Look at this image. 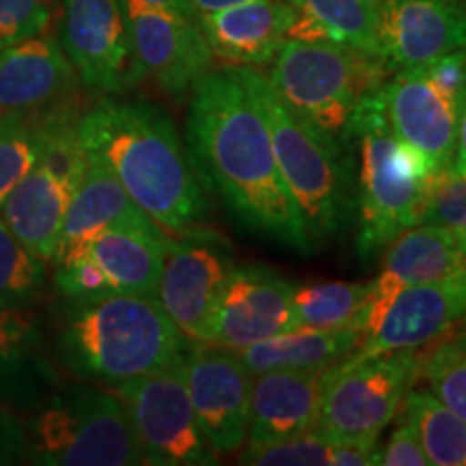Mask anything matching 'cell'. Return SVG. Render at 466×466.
I'll return each mask as SVG.
<instances>
[{
  "label": "cell",
  "mask_w": 466,
  "mask_h": 466,
  "mask_svg": "<svg viewBox=\"0 0 466 466\" xmlns=\"http://www.w3.org/2000/svg\"><path fill=\"white\" fill-rule=\"evenodd\" d=\"M363 343V333L354 326L343 329L288 330L270 339L250 343L238 350L250 374L272 370H330Z\"/></svg>",
  "instance_id": "cell-27"
},
{
  "label": "cell",
  "mask_w": 466,
  "mask_h": 466,
  "mask_svg": "<svg viewBox=\"0 0 466 466\" xmlns=\"http://www.w3.org/2000/svg\"><path fill=\"white\" fill-rule=\"evenodd\" d=\"M294 20L288 0H253L197 17L209 52L229 66L261 67L275 61Z\"/></svg>",
  "instance_id": "cell-21"
},
{
  "label": "cell",
  "mask_w": 466,
  "mask_h": 466,
  "mask_svg": "<svg viewBox=\"0 0 466 466\" xmlns=\"http://www.w3.org/2000/svg\"><path fill=\"white\" fill-rule=\"evenodd\" d=\"M389 127L428 165L430 173L451 171L456 156L458 104L442 96L423 69H400L382 85Z\"/></svg>",
  "instance_id": "cell-16"
},
{
  "label": "cell",
  "mask_w": 466,
  "mask_h": 466,
  "mask_svg": "<svg viewBox=\"0 0 466 466\" xmlns=\"http://www.w3.org/2000/svg\"><path fill=\"white\" fill-rule=\"evenodd\" d=\"M132 48V86L151 80L173 97L192 91L209 72L212 52L197 17L147 7L138 0H126Z\"/></svg>",
  "instance_id": "cell-12"
},
{
  "label": "cell",
  "mask_w": 466,
  "mask_h": 466,
  "mask_svg": "<svg viewBox=\"0 0 466 466\" xmlns=\"http://www.w3.org/2000/svg\"><path fill=\"white\" fill-rule=\"evenodd\" d=\"M58 42L86 89L121 93L132 86L126 0H61Z\"/></svg>",
  "instance_id": "cell-14"
},
{
  "label": "cell",
  "mask_w": 466,
  "mask_h": 466,
  "mask_svg": "<svg viewBox=\"0 0 466 466\" xmlns=\"http://www.w3.org/2000/svg\"><path fill=\"white\" fill-rule=\"evenodd\" d=\"M466 48V0H382L380 50L393 67L419 69Z\"/></svg>",
  "instance_id": "cell-17"
},
{
  "label": "cell",
  "mask_w": 466,
  "mask_h": 466,
  "mask_svg": "<svg viewBox=\"0 0 466 466\" xmlns=\"http://www.w3.org/2000/svg\"><path fill=\"white\" fill-rule=\"evenodd\" d=\"M56 285L63 291V296L72 302H85L100 299V296L115 294L110 289V283L102 268L96 264V259L89 253L80 255L66 264H58Z\"/></svg>",
  "instance_id": "cell-36"
},
{
  "label": "cell",
  "mask_w": 466,
  "mask_h": 466,
  "mask_svg": "<svg viewBox=\"0 0 466 466\" xmlns=\"http://www.w3.org/2000/svg\"><path fill=\"white\" fill-rule=\"evenodd\" d=\"M294 283L266 266H238L227 277L203 343L242 350L299 329Z\"/></svg>",
  "instance_id": "cell-15"
},
{
  "label": "cell",
  "mask_w": 466,
  "mask_h": 466,
  "mask_svg": "<svg viewBox=\"0 0 466 466\" xmlns=\"http://www.w3.org/2000/svg\"><path fill=\"white\" fill-rule=\"evenodd\" d=\"M419 352H395L326 370L318 432L337 442L374 447L400 412L421 370Z\"/></svg>",
  "instance_id": "cell-9"
},
{
  "label": "cell",
  "mask_w": 466,
  "mask_h": 466,
  "mask_svg": "<svg viewBox=\"0 0 466 466\" xmlns=\"http://www.w3.org/2000/svg\"><path fill=\"white\" fill-rule=\"evenodd\" d=\"M56 108L31 115L0 113V208L20 179L37 165Z\"/></svg>",
  "instance_id": "cell-30"
},
{
  "label": "cell",
  "mask_w": 466,
  "mask_h": 466,
  "mask_svg": "<svg viewBox=\"0 0 466 466\" xmlns=\"http://www.w3.org/2000/svg\"><path fill=\"white\" fill-rule=\"evenodd\" d=\"M264 110L272 149L291 203L313 248L333 240L357 212L352 154L337 149L285 106L268 76L247 67Z\"/></svg>",
  "instance_id": "cell-5"
},
{
  "label": "cell",
  "mask_w": 466,
  "mask_h": 466,
  "mask_svg": "<svg viewBox=\"0 0 466 466\" xmlns=\"http://www.w3.org/2000/svg\"><path fill=\"white\" fill-rule=\"evenodd\" d=\"M78 141L167 236H192L208 218L199 175L162 108L104 100L80 115Z\"/></svg>",
  "instance_id": "cell-2"
},
{
  "label": "cell",
  "mask_w": 466,
  "mask_h": 466,
  "mask_svg": "<svg viewBox=\"0 0 466 466\" xmlns=\"http://www.w3.org/2000/svg\"><path fill=\"white\" fill-rule=\"evenodd\" d=\"M233 270L231 259L201 242H171L156 288L160 307L186 339L203 343Z\"/></svg>",
  "instance_id": "cell-18"
},
{
  "label": "cell",
  "mask_w": 466,
  "mask_h": 466,
  "mask_svg": "<svg viewBox=\"0 0 466 466\" xmlns=\"http://www.w3.org/2000/svg\"><path fill=\"white\" fill-rule=\"evenodd\" d=\"M393 67L382 56L324 42L285 39L268 80L285 106L337 149L357 143L360 104Z\"/></svg>",
  "instance_id": "cell-4"
},
{
  "label": "cell",
  "mask_w": 466,
  "mask_h": 466,
  "mask_svg": "<svg viewBox=\"0 0 466 466\" xmlns=\"http://www.w3.org/2000/svg\"><path fill=\"white\" fill-rule=\"evenodd\" d=\"M421 223H434L466 231V175L439 173L430 186Z\"/></svg>",
  "instance_id": "cell-35"
},
{
  "label": "cell",
  "mask_w": 466,
  "mask_h": 466,
  "mask_svg": "<svg viewBox=\"0 0 466 466\" xmlns=\"http://www.w3.org/2000/svg\"><path fill=\"white\" fill-rule=\"evenodd\" d=\"M80 78L46 31L0 50V113H46L78 102Z\"/></svg>",
  "instance_id": "cell-19"
},
{
  "label": "cell",
  "mask_w": 466,
  "mask_h": 466,
  "mask_svg": "<svg viewBox=\"0 0 466 466\" xmlns=\"http://www.w3.org/2000/svg\"><path fill=\"white\" fill-rule=\"evenodd\" d=\"M190 160L233 218L255 236L313 253L279 171L270 130L244 66L209 69L192 86Z\"/></svg>",
  "instance_id": "cell-1"
},
{
  "label": "cell",
  "mask_w": 466,
  "mask_h": 466,
  "mask_svg": "<svg viewBox=\"0 0 466 466\" xmlns=\"http://www.w3.org/2000/svg\"><path fill=\"white\" fill-rule=\"evenodd\" d=\"M171 242L156 223L116 225L97 233L86 253L102 268L115 294L156 296Z\"/></svg>",
  "instance_id": "cell-24"
},
{
  "label": "cell",
  "mask_w": 466,
  "mask_h": 466,
  "mask_svg": "<svg viewBox=\"0 0 466 466\" xmlns=\"http://www.w3.org/2000/svg\"><path fill=\"white\" fill-rule=\"evenodd\" d=\"M337 441L318 430L272 442H248L240 453L242 464L255 466H335Z\"/></svg>",
  "instance_id": "cell-32"
},
{
  "label": "cell",
  "mask_w": 466,
  "mask_h": 466,
  "mask_svg": "<svg viewBox=\"0 0 466 466\" xmlns=\"http://www.w3.org/2000/svg\"><path fill=\"white\" fill-rule=\"evenodd\" d=\"M401 408L404 417L415 425L430 464H466V425L441 400L432 393L408 391Z\"/></svg>",
  "instance_id": "cell-28"
},
{
  "label": "cell",
  "mask_w": 466,
  "mask_h": 466,
  "mask_svg": "<svg viewBox=\"0 0 466 466\" xmlns=\"http://www.w3.org/2000/svg\"><path fill=\"white\" fill-rule=\"evenodd\" d=\"M451 171L466 175V89L458 104V132H456V156Z\"/></svg>",
  "instance_id": "cell-40"
},
{
  "label": "cell",
  "mask_w": 466,
  "mask_h": 466,
  "mask_svg": "<svg viewBox=\"0 0 466 466\" xmlns=\"http://www.w3.org/2000/svg\"><path fill=\"white\" fill-rule=\"evenodd\" d=\"M78 102L56 108L37 165L9 192L0 217L14 236L44 261H55L67 208L89 158L78 141Z\"/></svg>",
  "instance_id": "cell-8"
},
{
  "label": "cell",
  "mask_w": 466,
  "mask_h": 466,
  "mask_svg": "<svg viewBox=\"0 0 466 466\" xmlns=\"http://www.w3.org/2000/svg\"><path fill=\"white\" fill-rule=\"evenodd\" d=\"M464 309L450 279L428 285H408L384 299H370L354 329L363 333V343L337 367L395 352H419L450 333Z\"/></svg>",
  "instance_id": "cell-11"
},
{
  "label": "cell",
  "mask_w": 466,
  "mask_h": 466,
  "mask_svg": "<svg viewBox=\"0 0 466 466\" xmlns=\"http://www.w3.org/2000/svg\"><path fill=\"white\" fill-rule=\"evenodd\" d=\"M294 20L288 39L324 42L382 56V0H288Z\"/></svg>",
  "instance_id": "cell-26"
},
{
  "label": "cell",
  "mask_w": 466,
  "mask_h": 466,
  "mask_svg": "<svg viewBox=\"0 0 466 466\" xmlns=\"http://www.w3.org/2000/svg\"><path fill=\"white\" fill-rule=\"evenodd\" d=\"M419 69H423V74L439 86L442 96L450 97L453 104H460V97L466 89V48L453 50Z\"/></svg>",
  "instance_id": "cell-38"
},
{
  "label": "cell",
  "mask_w": 466,
  "mask_h": 466,
  "mask_svg": "<svg viewBox=\"0 0 466 466\" xmlns=\"http://www.w3.org/2000/svg\"><path fill=\"white\" fill-rule=\"evenodd\" d=\"M138 3L147 5V7L171 11V14L195 17V11H192V7H190V0H138Z\"/></svg>",
  "instance_id": "cell-42"
},
{
  "label": "cell",
  "mask_w": 466,
  "mask_h": 466,
  "mask_svg": "<svg viewBox=\"0 0 466 466\" xmlns=\"http://www.w3.org/2000/svg\"><path fill=\"white\" fill-rule=\"evenodd\" d=\"M371 299V283H309L294 285L296 324L305 329H343L352 326Z\"/></svg>",
  "instance_id": "cell-29"
},
{
  "label": "cell",
  "mask_w": 466,
  "mask_h": 466,
  "mask_svg": "<svg viewBox=\"0 0 466 466\" xmlns=\"http://www.w3.org/2000/svg\"><path fill=\"white\" fill-rule=\"evenodd\" d=\"M253 3V0H190V7L195 11V17L217 14V11L236 7V5Z\"/></svg>",
  "instance_id": "cell-41"
},
{
  "label": "cell",
  "mask_w": 466,
  "mask_h": 466,
  "mask_svg": "<svg viewBox=\"0 0 466 466\" xmlns=\"http://www.w3.org/2000/svg\"><path fill=\"white\" fill-rule=\"evenodd\" d=\"M326 370H272L250 382L248 442H272L318 428Z\"/></svg>",
  "instance_id": "cell-20"
},
{
  "label": "cell",
  "mask_w": 466,
  "mask_h": 466,
  "mask_svg": "<svg viewBox=\"0 0 466 466\" xmlns=\"http://www.w3.org/2000/svg\"><path fill=\"white\" fill-rule=\"evenodd\" d=\"M450 281L453 285V289H456L460 302H462L464 316H466V259H464V264L460 266V270L456 272V275L450 279Z\"/></svg>",
  "instance_id": "cell-43"
},
{
  "label": "cell",
  "mask_w": 466,
  "mask_h": 466,
  "mask_svg": "<svg viewBox=\"0 0 466 466\" xmlns=\"http://www.w3.org/2000/svg\"><path fill=\"white\" fill-rule=\"evenodd\" d=\"M179 365L192 410L214 453L242 450L248 439L253 374L238 350L212 343L186 348Z\"/></svg>",
  "instance_id": "cell-13"
},
{
  "label": "cell",
  "mask_w": 466,
  "mask_h": 466,
  "mask_svg": "<svg viewBox=\"0 0 466 466\" xmlns=\"http://www.w3.org/2000/svg\"><path fill=\"white\" fill-rule=\"evenodd\" d=\"M380 89L360 104L357 124V253L363 259H371L401 231L421 223L434 179L428 165L389 127Z\"/></svg>",
  "instance_id": "cell-6"
},
{
  "label": "cell",
  "mask_w": 466,
  "mask_h": 466,
  "mask_svg": "<svg viewBox=\"0 0 466 466\" xmlns=\"http://www.w3.org/2000/svg\"><path fill=\"white\" fill-rule=\"evenodd\" d=\"M182 359L167 370L116 384L143 464L201 466L217 462L203 436L182 376Z\"/></svg>",
  "instance_id": "cell-10"
},
{
  "label": "cell",
  "mask_w": 466,
  "mask_h": 466,
  "mask_svg": "<svg viewBox=\"0 0 466 466\" xmlns=\"http://www.w3.org/2000/svg\"><path fill=\"white\" fill-rule=\"evenodd\" d=\"M382 270L371 281V299L391 296L408 285L451 279L466 259V231L419 223L387 244Z\"/></svg>",
  "instance_id": "cell-22"
},
{
  "label": "cell",
  "mask_w": 466,
  "mask_h": 466,
  "mask_svg": "<svg viewBox=\"0 0 466 466\" xmlns=\"http://www.w3.org/2000/svg\"><path fill=\"white\" fill-rule=\"evenodd\" d=\"M61 0H0V50L50 28Z\"/></svg>",
  "instance_id": "cell-34"
},
{
  "label": "cell",
  "mask_w": 466,
  "mask_h": 466,
  "mask_svg": "<svg viewBox=\"0 0 466 466\" xmlns=\"http://www.w3.org/2000/svg\"><path fill=\"white\" fill-rule=\"evenodd\" d=\"M432 395L466 425V341H451L421 359Z\"/></svg>",
  "instance_id": "cell-33"
},
{
  "label": "cell",
  "mask_w": 466,
  "mask_h": 466,
  "mask_svg": "<svg viewBox=\"0 0 466 466\" xmlns=\"http://www.w3.org/2000/svg\"><path fill=\"white\" fill-rule=\"evenodd\" d=\"M44 264L0 217V307H26L37 300L46 279Z\"/></svg>",
  "instance_id": "cell-31"
},
{
  "label": "cell",
  "mask_w": 466,
  "mask_h": 466,
  "mask_svg": "<svg viewBox=\"0 0 466 466\" xmlns=\"http://www.w3.org/2000/svg\"><path fill=\"white\" fill-rule=\"evenodd\" d=\"M25 456V423L0 404V464L17 462Z\"/></svg>",
  "instance_id": "cell-39"
},
{
  "label": "cell",
  "mask_w": 466,
  "mask_h": 466,
  "mask_svg": "<svg viewBox=\"0 0 466 466\" xmlns=\"http://www.w3.org/2000/svg\"><path fill=\"white\" fill-rule=\"evenodd\" d=\"M52 382L37 318L25 307H0V404L37 408Z\"/></svg>",
  "instance_id": "cell-25"
},
{
  "label": "cell",
  "mask_w": 466,
  "mask_h": 466,
  "mask_svg": "<svg viewBox=\"0 0 466 466\" xmlns=\"http://www.w3.org/2000/svg\"><path fill=\"white\" fill-rule=\"evenodd\" d=\"M25 425V456L44 466L143 464L130 419L116 393L72 389L50 395Z\"/></svg>",
  "instance_id": "cell-7"
},
{
  "label": "cell",
  "mask_w": 466,
  "mask_h": 466,
  "mask_svg": "<svg viewBox=\"0 0 466 466\" xmlns=\"http://www.w3.org/2000/svg\"><path fill=\"white\" fill-rule=\"evenodd\" d=\"M380 464L384 466H430L419 434L408 419L404 417L393 434L389 436L387 447L380 451Z\"/></svg>",
  "instance_id": "cell-37"
},
{
  "label": "cell",
  "mask_w": 466,
  "mask_h": 466,
  "mask_svg": "<svg viewBox=\"0 0 466 466\" xmlns=\"http://www.w3.org/2000/svg\"><path fill=\"white\" fill-rule=\"evenodd\" d=\"M145 223L154 220L130 199L119 179L100 162L89 160L63 220L55 261L66 264L85 255L93 238L108 227Z\"/></svg>",
  "instance_id": "cell-23"
},
{
  "label": "cell",
  "mask_w": 466,
  "mask_h": 466,
  "mask_svg": "<svg viewBox=\"0 0 466 466\" xmlns=\"http://www.w3.org/2000/svg\"><path fill=\"white\" fill-rule=\"evenodd\" d=\"M186 348V337L149 294L74 302L58 335V352L72 374L115 387L167 370Z\"/></svg>",
  "instance_id": "cell-3"
}]
</instances>
